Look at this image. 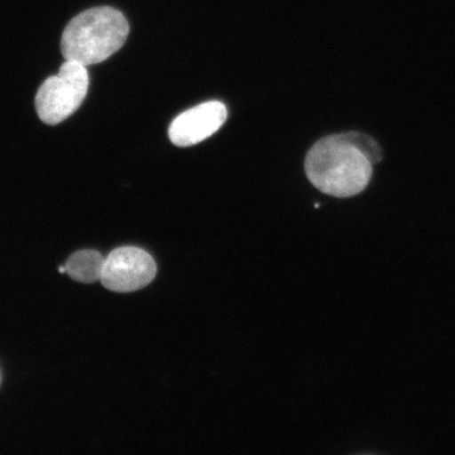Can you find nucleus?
Listing matches in <instances>:
<instances>
[{
	"instance_id": "obj_1",
	"label": "nucleus",
	"mask_w": 455,
	"mask_h": 455,
	"mask_svg": "<svg viewBox=\"0 0 455 455\" xmlns=\"http://www.w3.org/2000/svg\"><path fill=\"white\" fill-rule=\"evenodd\" d=\"M383 158L379 143L361 132L331 134L317 140L305 158L311 184L334 197H352L366 190L373 164Z\"/></svg>"
},
{
	"instance_id": "obj_2",
	"label": "nucleus",
	"mask_w": 455,
	"mask_h": 455,
	"mask_svg": "<svg viewBox=\"0 0 455 455\" xmlns=\"http://www.w3.org/2000/svg\"><path fill=\"white\" fill-rule=\"evenodd\" d=\"M128 35L127 18L118 9H88L66 26L61 38L62 56L86 68L100 64L122 49Z\"/></svg>"
},
{
	"instance_id": "obj_3",
	"label": "nucleus",
	"mask_w": 455,
	"mask_h": 455,
	"mask_svg": "<svg viewBox=\"0 0 455 455\" xmlns=\"http://www.w3.org/2000/svg\"><path fill=\"white\" fill-rule=\"evenodd\" d=\"M89 84L86 66L66 60L59 74L42 84L36 95V110L41 121L57 125L73 116L82 107Z\"/></svg>"
},
{
	"instance_id": "obj_4",
	"label": "nucleus",
	"mask_w": 455,
	"mask_h": 455,
	"mask_svg": "<svg viewBox=\"0 0 455 455\" xmlns=\"http://www.w3.org/2000/svg\"><path fill=\"white\" fill-rule=\"evenodd\" d=\"M157 266L151 254L139 247L116 248L104 259L100 283L113 292H133L154 281Z\"/></svg>"
},
{
	"instance_id": "obj_5",
	"label": "nucleus",
	"mask_w": 455,
	"mask_h": 455,
	"mask_svg": "<svg viewBox=\"0 0 455 455\" xmlns=\"http://www.w3.org/2000/svg\"><path fill=\"white\" fill-rule=\"evenodd\" d=\"M227 116V107L221 101H206L191 108L171 123V142L178 147L197 145L220 131Z\"/></svg>"
},
{
	"instance_id": "obj_6",
	"label": "nucleus",
	"mask_w": 455,
	"mask_h": 455,
	"mask_svg": "<svg viewBox=\"0 0 455 455\" xmlns=\"http://www.w3.org/2000/svg\"><path fill=\"white\" fill-rule=\"evenodd\" d=\"M104 259H106L97 251H79L65 263L66 274L77 283H97L100 281Z\"/></svg>"
}]
</instances>
